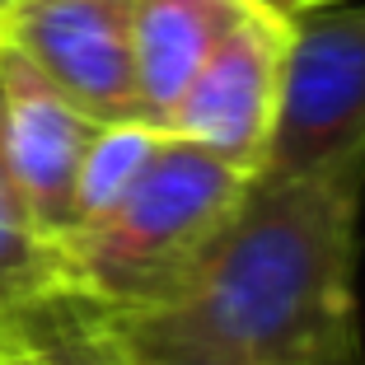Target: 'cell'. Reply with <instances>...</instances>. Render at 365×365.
Returning a JSON list of instances; mask_svg holds the SVG:
<instances>
[{"label":"cell","instance_id":"1","mask_svg":"<svg viewBox=\"0 0 365 365\" xmlns=\"http://www.w3.org/2000/svg\"><path fill=\"white\" fill-rule=\"evenodd\" d=\"M365 164L248 182L178 300L127 319L239 365H361L356 215Z\"/></svg>","mask_w":365,"mask_h":365},{"label":"cell","instance_id":"2","mask_svg":"<svg viewBox=\"0 0 365 365\" xmlns=\"http://www.w3.org/2000/svg\"><path fill=\"white\" fill-rule=\"evenodd\" d=\"M248 173L164 136L108 215L56 239L61 277L118 319H145L178 300L248 192Z\"/></svg>","mask_w":365,"mask_h":365},{"label":"cell","instance_id":"3","mask_svg":"<svg viewBox=\"0 0 365 365\" xmlns=\"http://www.w3.org/2000/svg\"><path fill=\"white\" fill-rule=\"evenodd\" d=\"M365 164V5H328L290 24L281 103L258 182Z\"/></svg>","mask_w":365,"mask_h":365},{"label":"cell","instance_id":"4","mask_svg":"<svg viewBox=\"0 0 365 365\" xmlns=\"http://www.w3.org/2000/svg\"><path fill=\"white\" fill-rule=\"evenodd\" d=\"M0 47L24 56L98 127L145 122L131 52V0H24L0 10Z\"/></svg>","mask_w":365,"mask_h":365},{"label":"cell","instance_id":"5","mask_svg":"<svg viewBox=\"0 0 365 365\" xmlns=\"http://www.w3.org/2000/svg\"><path fill=\"white\" fill-rule=\"evenodd\" d=\"M286 43L290 24L248 5V14L220 38V47L187 80L160 131L187 145H202L206 155L253 178L262 169L272 127H277Z\"/></svg>","mask_w":365,"mask_h":365},{"label":"cell","instance_id":"6","mask_svg":"<svg viewBox=\"0 0 365 365\" xmlns=\"http://www.w3.org/2000/svg\"><path fill=\"white\" fill-rule=\"evenodd\" d=\"M0 127L24 215L38 235L56 244L76 220V178L98 122L56 94L24 56L0 47Z\"/></svg>","mask_w":365,"mask_h":365},{"label":"cell","instance_id":"7","mask_svg":"<svg viewBox=\"0 0 365 365\" xmlns=\"http://www.w3.org/2000/svg\"><path fill=\"white\" fill-rule=\"evenodd\" d=\"M244 14L248 0H131L140 113L155 131L164 127L187 80L202 71V61Z\"/></svg>","mask_w":365,"mask_h":365},{"label":"cell","instance_id":"8","mask_svg":"<svg viewBox=\"0 0 365 365\" xmlns=\"http://www.w3.org/2000/svg\"><path fill=\"white\" fill-rule=\"evenodd\" d=\"M0 365H136L118 314L56 286L0 314Z\"/></svg>","mask_w":365,"mask_h":365},{"label":"cell","instance_id":"9","mask_svg":"<svg viewBox=\"0 0 365 365\" xmlns=\"http://www.w3.org/2000/svg\"><path fill=\"white\" fill-rule=\"evenodd\" d=\"M155 145H160V131L145 127V122L98 127L85 150V164H80V178H76V220H71V230L113 211L122 202V192L136 182V173L145 169V160L155 155Z\"/></svg>","mask_w":365,"mask_h":365},{"label":"cell","instance_id":"10","mask_svg":"<svg viewBox=\"0 0 365 365\" xmlns=\"http://www.w3.org/2000/svg\"><path fill=\"white\" fill-rule=\"evenodd\" d=\"M56 286H66V277L52 239H43L33 225L0 220V314L19 309Z\"/></svg>","mask_w":365,"mask_h":365},{"label":"cell","instance_id":"11","mask_svg":"<svg viewBox=\"0 0 365 365\" xmlns=\"http://www.w3.org/2000/svg\"><path fill=\"white\" fill-rule=\"evenodd\" d=\"M122 323L131 351H136V365H239L230 356L211 351V346H197V342H182V337H169V333H155V328H140V323Z\"/></svg>","mask_w":365,"mask_h":365},{"label":"cell","instance_id":"12","mask_svg":"<svg viewBox=\"0 0 365 365\" xmlns=\"http://www.w3.org/2000/svg\"><path fill=\"white\" fill-rule=\"evenodd\" d=\"M0 220L29 225L24 202H19V187H14V178H10V164H5V127H0Z\"/></svg>","mask_w":365,"mask_h":365},{"label":"cell","instance_id":"13","mask_svg":"<svg viewBox=\"0 0 365 365\" xmlns=\"http://www.w3.org/2000/svg\"><path fill=\"white\" fill-rule=\"evenodd\" d=\"M248 5H258V10L277 14V19L295 24V19H304V14H314V10H328V5H337V0H248Z\"/></svg>","mask_w":365,"mask_h":365},{"label":"cell","instance_id":"14","mask_svg":"<svg viewBox=\"0 0 365 365\" xmlns=\"http://www.w3.org/2000/svg\"><path fill=\"white\" fill-rule=\"evenodd\" d=\"M10 5H24V0H0V10H10Z\"/></svg>","mask_w":365,"mask_h":365}]
</instances>
